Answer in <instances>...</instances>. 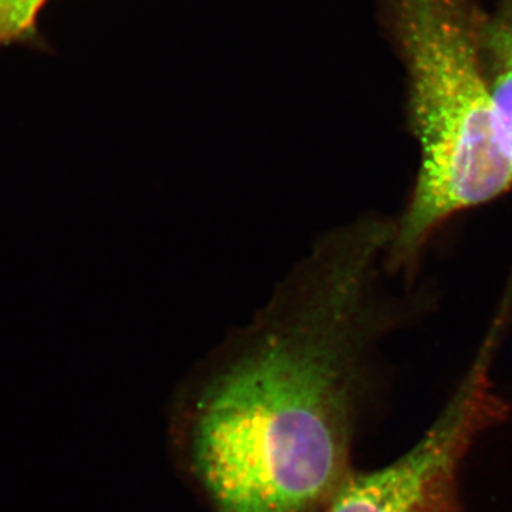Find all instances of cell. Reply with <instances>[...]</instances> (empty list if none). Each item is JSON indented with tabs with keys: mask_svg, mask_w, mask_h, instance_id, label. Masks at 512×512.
I'll use <instances>...</instances> for the list:
<instances>
[{
	"mask_svg": "<svg viewBox=\"0 0 512 512\" xmlns=\"http://www.w3.org/2000/svg\"><path fill=\"white\" fill-rule=\"evenodd\" d=\"M505 412L491 373L470 367L423 437L389 466L352 473L328 512H454L468 451Z\"/></svg>",
	"mask_w": 512,
	"mask_h": 512,
	"instance_id": "cell-3",
	"label": "cell"
},
{
	"mask_svg": "<svg viewBox=\"0 0 512 512\" xmlns=\"http://www.w3.org/2000/svg\"><path fill=\"white\" fill-rule=\"evenodd\" d=\"M407 74L419 170L393 221L392 274L410 272L451 220L512 191L505 141L483 55L481 0H386Z\"/></svg>",
	"mask_w": 512,
	"mask_h": 512,
	"instance_id": "cell-2",
	"label": "cell"
},
{
	"mask_svg": "<svg viewBox=\"0 0 512 512\" xmlns=\"http://www.w3.org/2000/svg\"><path fill=\"white\" fill-rule=\"evenodd\" d=\"M392 235L362 217L320 238L192 383L185 460L215 512H328L352 476L370 359L400 319L383 288Z\"/></svg>",
	"mask_w": 512,
	"mask_h": 512,
	"instance_id": "cell-1",
	"label": "cell"
},
{
	"mask_svg": "<svg viewBox=\"0 0 512 512\" xmlns=\"http://www.w3.org/2000/svg\"><path fill=\"white\" fill-rule=\"evenodd\" d=\"M45 3L46 0H0V46L32 36Z\"/></svg>",
	"mask_w": 512,
	"mask_h": 512,
	"instance_id": "cell-5",
	"label": "cell"
},
{
	"mask_svg": "<svg viewBox=\"0 0 512 512\" xmlns=\"http://www.w3.org/2000/svg\"><path fill=\"white\" fill-rule=\"evenodd\" d=\"M483 55L505 141L512 156V0L485 15Z\"/></svg>",
	"mask_w": 512,
	"mask_h": 512,
	"instance_id": "cell-4",
	"label": "cell"
}]
</instances>
